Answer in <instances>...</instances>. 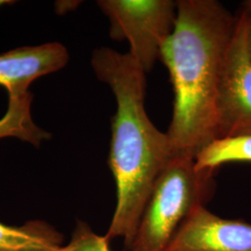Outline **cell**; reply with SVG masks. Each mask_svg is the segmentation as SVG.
Masks as SVG:
<instances>
[{
	"label": "cell",
	"instance_id": "obj_14",
	"mask_svg": "<svg viewBox=\"0 0 251 251\" xmlns=\"http://www.w3.org/2000/svg\"><path fill=\"white\" fill-rule=\"evenodd\" d=\"M14 2L13 1H6V0H0V7L2 6H5V5H8V4H13Z\"/></svg>",
	"mask_w": 251,
	"mask_h": 251
},
{
	"label": "cell",
	"instance_id": "obj_11",
	"mask_svg": "<svg viewBox=\"0 0 251 251\" xmlns=\"http://www.w3.org/2000/svg\"><path fill=\"white\" fill-rule=\"evenodd\" d=\"M110 241L105 237L94 233L88 224L78 221L73 232L69 243L60 251H112Z\"/></svg>",
	"mask_w": 251,
	"mask_h": 251
},
{
	"label": "cell",
	"instance_id": "obj_13",
	"mask_svg": "<svg viewBox=\"0 0 251 251\" xmlns=\"http://www.w3.org/2000/svg\"><path fill=\"white\" fill-rule=\"evenodd\" d=\"M244 7H245V9L251 11V0L246 1V2L244 3Z\"/></svg>",
	"mask_w": 251,
	"mask_h": 251
},
{
	"label": "cell",
	"instance_id": "obj_3",
	"mask_svg": "<svg viewBox=\"0 0 251 251\" xmlns=\"http://www.w3.org/2000/svg\"><path fill=\"white\" fill-rule=\"evenodd\" d=\"M194 156L175 155L156 180L128 251H166L179 227L215 190L217 171H198Z\"/></svg>",
	"mask_w": 251,
	"mask_h": 251
},
{
	"label": "cell",
	"instance_id": "obj_7",
	"mask_svg": "<svg viewBox=\"0 0 251 251\" xmlns=\"http://www.w3.org/2000/svg\"><path fill=\"white\" fill-rule=\"evenodd\" d=\"M69 54L58 42L23 47L0 54V87L9 102L32 101L30 85L37 78L57 72L67 64Z\"/></svg>",
	"mask_w": 251,
	"mask_h": 251
},
{
	"label": "cell",
	"instance_id": "obj_8",
	"mask_svg": "<svg viewBox=\"0 0 251 251\" xmlns=\"http://www.w3.org/2000/svg\"><path fill=\"white\" fill-rule=\"evenodd\" d=\"M63 242V234L44 221L22 226L0 223V251H60Z\"/></svg>",
	"mask_w": 251,
	"mask_h": 251
},
{
	"label": "cell",
	"instance_id": "obj_2",
	"mask_svg": "<svg viewBox=\"0 0 251 251\" xmlns=\"http://www.w3.org/2000/svg\"><path fill=\"white\" fill-rule=\"evenodd\" d=\"M91 65L117 100L108 164L117 185V206L105 237L123 238L129 250L152 188L175 156L169 136L145 109V72L128 53L110 48L93 51Z\"/></svg>",
	"mask_w": 251,
	"mask_h": 251
},
{
	"label": "cell",
	"instance_id": "obj_5",
	"mask_svg": "<svg viewBox=\"0 0 251 251\" xmlns=\"http://www.w3.org/2000/svg\"><path fill=\"white\" fill-rule=\"evenodd\" d=\"M247 12L236 18L217 101L218 138L251 135V60L246 47Z\"/></svg>",
	"mask_w": 251,
	"mask_h": 251
},
{
	"label": "cell",
	"instance_id": "obj_4",
	"mask_svg": "<svg viewBox=\"0 0 251 251\" xmlns=\"http://www.w3.org/2000/svg\"><path fill=\"white\" fill-rule=\"evenodd\" d=\"M110 21V36L126 40L128 54L145 74L152 70L175 26L177 2L171 0H100Z\"/></svg>",
	"mask_w": 251,
	"mask_h": 251
},
{
	"label": "cell",
	"instance_id": "obj_1",
	"mask_svg": "<svg viewBox=\"0 0 251 251\" xmlns=\"http://www.w3.org/2000/svg\"><path fill=\"white\" fill-rule=\"evenodd\" d=\"M162 50L174 103L167 134L174 155L196 157L218 138L217 101L236 18L215 0H179Z\"/></svg>",
	"mask_w": 251,
	"mask_h": 251
},
{
	"label": "cell",
	"instance_id": "obj_6",
	"mask_svg": "<svg viewBox=\"0 0 251 251\" xmlns=\"http://www.w3.org/2000/svg\"><path fill=\"white\" fill-rule=\"evenodd\" d=\"M166 251H251V225L223 219L198 206L179 227Z\"/></svg>",
	"mask_w": 251,
	"mask_h": 251
},
{
	"label": "cell",
	"instance_id": "obj_9",
	"mask_svg": "<svg viewBox=\"0 0 251 251\" xmlns=\"http://www.w3.org/2000/svg\"><path fill=\"white\" fill-rule=\"evenodd\" d=\"M195 161L198 171H217L231 162H251V135L216 139L198 152Z\"/></svg>",
	"mask_w": 251,
	"mask_h": 251
},
{
	"label": "cell",
	"instance_id": "obj_12",
	"mask_svg": "<svg viewBox=\"0 0 251 251\" xmlns=\"http://www.w3.org/2000/svg\"><path fill=\"white\" fill-rule=\"evenodd\" d=\"M247 12V25H246V47L251 60V11L245 9Z\"/></svg>",
	"mask_w": 251,
	"mask_h": 251
},
{
	"label": "cell",
	"instance_id": "obj_10",
	"mask_svg": "<svg viewBox=\"0 0 251 251\" xmlns=\"http://www.w3.org/2000/svg\"><path fill=\"white\" fill-rule=\"evenodd\" d=\"M37 136L38 130L36 124L21 112L7 109L6 114L0 119V139L15 137L34 144Z\"/></svg>",
	"mask_w": 251,
	"mask_h": 251
}]
</instances>
